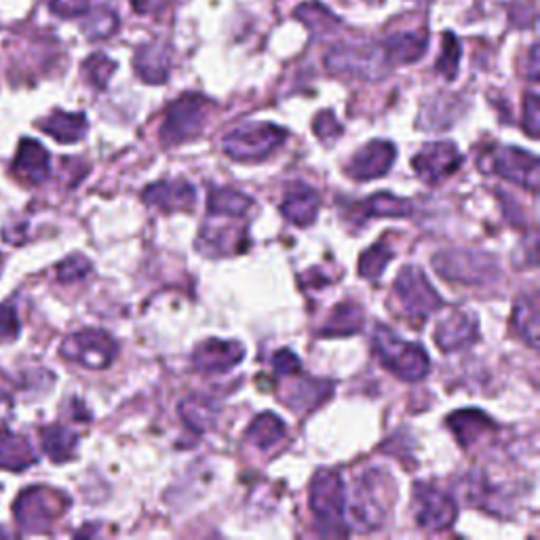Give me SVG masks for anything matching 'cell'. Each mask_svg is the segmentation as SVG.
Masks as SVG:
<instances>
[{
	"label": "cell",
	"instance_id": "obj_1",
	"mask_svg": "<svg viewBox=\"0 0 540 540\" xmlns=\"http://www.w3.org/2000/svg\"><path fill=\"white\" fill-rule=\"evenodd\" d=\"M389 484L391 477L382 471H368L355 481L351 503L346 507V515L351 517L355 530L370 532L387 522Z\"/></svg>",
	"mask_w": 540,
	"mask_h": 540
},
{
	"label": "cell",
	"instance_id": "obj_2",
	"mask_svg": "<svg viewBox=\"0 0 540 540\" xmlns=\"http://www.w3.org/2000/svg\"><path fill=\"white\" fill-rule=\"evenodd\" d=\"M372 344L376 355L384 363V368H389L401 380L418 382L429 374L431 361L427 351L416 342L401 340L389 327L378 325Z\"/></svg>",
	"mask_w": 540,
	"mask_h": 540
},
{
	"label": "cell",
	"instance_id": "obj_3",
	"mask_svg": "<svg viewBox=\"0 0 540 540\" xmlns=\"http://www.w3.org/2000/svg\"><path fill=\"white\" fill-rule=\"evenodd\" d=\"M311 509L325 534L346 536V490L336 471H319L311 484Z\"/></svg>",
	"mask_w": 540,
	"mask_h": 540
},
{
	"label": "cell",
	"instance_id": "obj_4",
	"mask_svg": "<svg viewBox=\"0 0 540 540\" xmlns=\"http://www.w3.org/2000/svg\"><path fill=\"white\" fill-rule=\"evenodd\" d=\"M285 140L287 131L273 123H249L228 135L224 150L235 161L258 163L283 146Z\"/></svg>",
	"mask_w": 540,
	"mask_h": 540
},
{
	"label": "cell",
	"instance_id": "obj_5",
	"mask_svg": "<svg viewBox=\"0 0 540 540\" xmlns=\"http://www.w3.org/2000/svg\"><path fill=\"white\" fill-rule=\"evenodd\" d=\"M70 500L49 488H30L19 494L15 500V519L26 532L41 534L47 532L57 517L68 509Z\"/></svg>",
	"mask_w": 540,
	"mask_h": 540
},
{
	"label": "cell",
	"instance_id": "obj_6",
	"mask_svg": "<svg viewBox=\"0 0 540 540\" xmlns=\"http://www.w3.org/2000/svg\"><path fill=\"white\" fill-rule=\"evenodd\" d=\"M433 266L437 273L456 283L469 285H488L498 279L500 266L496 258L477 252H441L433 258Z\"/></svg>",
	"mask_w": 540,
	"mask_h": 540
},
{
	"label": "cell",
	"instance_id": "obj_7",
	"mask_svg": "<svg viewBox=\"0 0 540 540\" xmlns=\"http://www.w3.org/2000/svg\"><path fill=\"white\" fill-rule=\"evenodd\" d=\"M207 117V100L199 93H186L167 108V117L161 127V140L165 146H176L203 131Z\"/></svg>",
	"mask_w": 540,
	"mask_h": 540
},
{
	"label": "cell",
	"instance_id": "obj_8",
	"mask_svg": "<svg viewBox=\"0 0 540 540\" xmlns=\"http://www.w3.org/2000/svg\"><path fill=\"white\" fill-rule=\"evenodd\" d=\"M395 294L399 296L403 311L412 319H427L439 311L443 300L429 283L427 275L416 266L403 268L395 281Z\"/></svg>",
	"mask_w": 540,
	"mask_h": 540
},
{
	"label": "cell",
	"instance_id": "obj_9",
	"mask_svg": "<svg viewBox=\"0 0 540 540\" xmlns=\"http://www.w3.org/2000/svg\"><path fill=\"white\" fill-rule=\"evenodd\" d=\"M117 351V342L102 330H83L79 334H72L62 344V355L66 359L81 363L89 370L108 368Z\"/></svg>",
	"mask_w": 540,
	"mask_h": 540
},
{
	"label": "cell",
	"instance_id": "obj_10",
	"mask_svg": "<svg viewBox=\"0 0 540 540\" xmlns=\"http://www.w3.org/2000/svg\"><path fill=\"white\" fill-rule=\"evenodd\" d=\"M488 159H490V169L486 171L498 173V176L505 178L507 182L524 186L528 190L538 188L540 165H538L536 154L509 146V148H498L496 152L488 154Z\"/></svg>",
	"mask_w": 540,
	"mask_h": 540
},
{
	"label": "cell",
	"instance_id": "obj_11",
	"mask_svg": "<svg viewBox=\"0 0 540 540\" xmlns=\"http://www.w3.org/2000/svg\"><path fill=\"white\" fill-rule=\"evenodd\" d=\"M414 511L420 528L429 532L446 530L454 524L458 515L456 500L431 486H416L414 490Z\"/></svg>",
	"mask_w": 540,
	"mask_h": 540
},
{
	"label": "cell",
	"instance_id": "obj_12",
	"mask_svg": "<svg viewBox=\"0 0 540 540\" xmlns=\"http://www.w3.org/2000/svg\"><path fill=\"white\" fill-rule=\"evenodd\" d=\"M462 157L452 142H431L424 144L412 159L416 176L427 184H439L458 171Z\"/></svg>",
	"mask_w": 540,
	"mask_h": 540
},
{
	"label": "cell",
	"instance_id": "obj_13",
	"mask_svg": "<svg viewBox=\"0 0 540 540\" xmlns=\"http://www.w3.org/2000/svg\"><path fill=\"white\" fill-rule=\"evenodd\" d=\"M395 163V146L387 140L365 144L346 167V173L357 182H368L387 176Z\"/></svg>",
	"mask_w": 540,
	"mask_h": 540
},
{
	"label": "cell",
	"instance_id": "obj_14",
	"mask_svg": "<svg viewBox=\"0 0 540 540\" xmlns=\"http://www.w3.org/2000/svg\"><path fill=\"white\" fill-rule=\"evenodd\" d=\"M243 355V344L235 340L209 338L197 346L195 355H192V363H195V368L203 374H224L233 370L237 363H241Z\"/></svg>",
	"mask_w": 540,
	"mask_h": 540
},
{
	"label": "cell",
	"instance_id": "obj_15",
	"mask_svg": "<svg viewBox=\"0 0 540 540\" xmlns=\"http://www.w3.org/2000/svg\"><path fill=\"white\" fill-rule=\"evenodd\" d=\"M387 57L374 49L361 47H336L327 55V68L334 72H351L361 79H376L384 72Z\"/></svg>",
	"mask_w": 540,
	"mask_h": 540
},
{
	"label": "cell",
	"instance_id": "obj_16",
	"mask_svg": "<svg viewBox=\"0 0 540 540\" xmlns=\"http://www.w3.org/2000/svg\"><path fill=\"white\" fill-rule=\"evenodd\" d=\"M11 171L19 182L28 186H41L51 173L49 152L36 140H22Z\"/></svg>",
	"mask_w": 540,
	"mask_h": 540
},
{
	"label": "cell",
	"instance_id": "obj_17",
	"mask_svg": "<svg viewBox=\"0 0 540 540\" xmlns=\"http://www.w3.org/2000/svg\"><path fill=\"white\" fill-rule=\"evenodd\" d=\"M479 338L477 321L467 313H452L448 319H443L435 330V342L443 353H454L469 349Z\"/></svg>",
	"mask_w": 540,
	"mask_h": 540
},
{
	"label": "cell",
	"instance_id": "obj_18",
	"mask_svg": "<svg viewBox=\"0 0 540 540\" xmlns=\"http://www.w3.org/2000/svg\"><path fill=\"white\" fill-rule=\"evenodd\" d=\"M144 201L173 214V211H190L195 207L197 192L184 180L157 182L144 190Z\"/></svg>",
	"mask_w": 540,
	"mask_h": 540
},
{
	"label": "cell",
	"instance_id": "obj_19",
	"mask_svg": "<svg viewBox=\"0 0 540 540\" xmlns=\"http://www.w3.org/2000/svg\"><path fill=\"white\" fill-rule=\"evenodd\" d=\"M319 207H321L319 195L306 184L289 186L281 203L283 216L298 226H311L319 216Z\"/></svg>",
	"mask_w": 540,
	"mask_h": 540
},
{
	"label": "cell",
	"instance_id": "obj_20",
	"mask_svg": "<svg viewBox=\"0 0 540 540\" xmlns=\"http://www.w3.org/2000/svg\"><path fill=\"white\" fill-rule=\"evenodd\" d=\"M332 391H334L332 382L304 378V380H298L292 384V387H289V391L285 395V403L298 414L311 412L313 408H317V405H321L327 397H330Z\"/></svg>",
	"mask_w": 540,
	"mask_h": 540
},
{
	"label": "cell",
	"instance_id": "obj_21",
	"mask_svg": "<svg viewBox=\"0 0 540 540\" xmlns=\"http://www.w3.org/2000/svg\"><path fill=\"white\" fill-rule=\"evenodd\" d=\"M133 66L142 81L161 85L169 76V51L159 43L144 45L138 49V53H135Z\"/></svg>",
	"mask_w": 540,
	"mask_h": 540
},
{
	"label": "cell",
	"instance_id": "obj_22",
	"mask_svg": "<svg viewBox=\"0 0 540 540\" xmlns=\"http://www.w3.org/2000/svg\"><path fill=\"white\" fill-rule=\"evenodd\" d=\"M34 462L36 454L26 437L0 429V469L19 473L32 467Z\"/></svg>",
	"mask_w": 540,
	"mask_h": 540
},
{
	"label": "cell",
	"instance_id": "obj_23",
	"mask_svg": "<svg viewBox=\"0 0 540 540\" xmlns=\"http://www.w3.org/2000/svg\"><path fill=\"white\" fill-rule=\"evenodd\" d=\"M427 34L422 32H399L384 45V57L391 64H414L427 51Z\"/></svg>",
	"mask_w": 540,
	"mask_h": 540
},
{
	"label": "cell",
	"instance_id": "obj_24",
	"mask_svg": "<svg viewBox=\"0 0 540 540\" xmlns=\"http://www.w3.org/2000/svg\"><path fill=\"white\" fill-rule=\"evenodd\" d=\"M448 427L456 435L460 446L469 448L479 437L490 433L492 420L479 410H460L448 418Z\"/></svg>",
	"mask_w": 540,
	"mask_h": 540
},
{
	"label": "cell",
	"instance_id": "obj_25",
	"mask_svg": "<svg viewBox=\"0 0 540 540\" xmlns=\"http://www.w3.org/2000/svg\"><path fill=\"white\" fill-rule=\"evenodd\" d=\"M41 129L62 144H74L85 138L89 123L85 114H70L57 110L41 123Z\"/></svg>",
	"mask_w": 540,
	"mask_h": 540
},
{
	"label": "cell",
	"instance_id": "obj_26",
	"mask_svg": "<svg viewBox=\"0 0 540 540\" xmlns=\"http://www.w3.org/2000/svg\"><path fill=\"white\" fill-rule=\"evenodd\" d=\"M182 418L186 420L188 427L197 433H205L211 427H214V422L218 420L220 414V405L218 401H214L211 397L205 395H195L182 403L180 408Z\"/></svg>",
	"mask_w": 540,
	"mask_h": 540
},
{
	"label": "cell",
	"instance_id": "obj_27",
	"mask_svg": "<svg viewBox=\"0 0 540 540\" xmlns=\"http://www.w3.org/2000/svg\"><path fill=\"white\" fill-rule=\"evenodd\" d=\"M207 207L220 218H243L252 209V199L233 188H211Z\"/></svg>",
	"mask_w": 540,
	"mask_h": 540
},
{
	"label": "cell",
	"instance_id": "obj_28",
	"mask_svg": "<svg viewBox=\"0 0 540 540\" xmlns=\"http://www.w3.org/2000/svg\"><path fill=\"white\" fill-rule=\"evenodd\" d=\"M363 323H365V315L359 304H353V302L338 304L334 308L332 317L327 319L325 327L321 330V336H353L363 330Z\"/></svg>",
	"mask_w": 540,
	"mask_h": 540
},
{
	"label": "cell",
	"instance_id": "obj_29",
	"mask_svg": "<svg viewBox=\"0 0 540 540\" xmlns=\"http://www.w3.org/2000/svg\"><path fill=\"white\" fill-rule=\"evenodd\" d=\"M456 117H458V100L452 98V95H439V98L431 100L424 106L418 125L427 131H443L452 127Z\"/></svg>",
	"mask_w": 540,
	"mask_h": 540
},
{
	"label": "cell",
	"instance_id": "obj_30",
	"mask_svg": "<svg viewBox=\"0 0 540 540\" xmlns=\"http://www.w3.org/2000/svg\"><path fill=\"white\" fill-rule=\"evenodd\" d=\"M41 437L43 450L53 462L70 460L76 452V446H79V437H76L70 429L62 427V424H51V427L43 429Z\"/></svg>",
	"mask_w": 540,
	"mask_h": 540
},
{
	"label": "cell",
	"instance_id": "obj_31",
	"mask_svg": "<svg viewBox=\"0 0 540 540\" xmlns=\"http://www.w3.org/2000/svg\"><path fill=\"white\" fill-rule=\"evenodd\" d=\"M538 294L532 292L524 298H519L515 304V313H513V325L517 327V332L522 334V338L532 346V349H538Z\"/></svg>",
	"mask_w": 540,
	"mask_h": 540
},
{
	"label": "cell",
	"instance_id": "obj_32",
	"mask_svg": "<svg viewBox=\"0 0 540 540\" xmlns=\"http://www.w3.org/2000/svg\"><path fill=\"white\" fill-rule=\"evenodd\" d=\"M287 429L279 416L264 412L258 418H254V422L249 424L247 429V439L258 446L260 450H268L273 448L275 443H279L285 437Z\"/></svg>",
	"mask_w": 540,
	"mask_h": 540
},
{
	"label": "cell",
	"instance_id": "obj_33",
	"mask_svg": "<svg viewBox=\"0 0 540 540\" xmlns=\"http://www.w3.org/2000/svg\"><path fill=\"white\" fill-rule=\"evenodd\" d=\"M365 211H368V216L374 218H405L412 214V205L410 201H403L393 195H387V192H380V195L372 197L365 203Z\"/></svg>",
	"mask_w": 540,
	"mask_h": 540
},
{
	"label": "cell",
	"instance_id": "obj_34",
	"mask_svg": "<svg viewBox=\"0 0 540 540\" xmlns=\"http://www.w3.org/2000/svg\"><path fill=\"white\" fill-rule=\"evenodd\" d=\"M391 260L393 252L387 247V243L380 241L359 258V275L365 279H378Z\"/></svg>",
	"mask_w": 540,
	"mask_h": 540
},
{
	"label": "cell",
	"instance_id": "obj_35",
	"mask_svg": "<svg viewBox=\"0 0 540 540\" xmlns=\"http://www.w3.org/2000/svg\"><path fill=\"white\" fill-rule=\"evenodd\" d=\"M114 70H117V64H114L112 60H108V57L102 55V53L91 55L89 60L83 64V72L87 76V81L93 87H98V89H104L108 85Z\"/></svg>",
	"mask_w": 540,
	"mask_h": 540
},
{
	"label": "cell",
	"instance_id": "obj_36",
	"mask_svg": "<svg viewBox=\"0 0 540 540\" xmlns=\"http://www.w3.org/2000/svg\"><path fill=\"white\" fill-rule=\"evenodd\" d=\"M119 26V19L110 9H98L89 15V19L85 22L83 30L93 41H98V38H108L114 30Z\"/></svg>",
	"mask_w": 540,
	"mask_h": 540
},
{
	"label": "cell",
	"instance_id": "obj_37",
	"mask_svg": "<svg viewBox=\"0 0 540 540\" xmlns=\"http://www.w3.org/2000/svg\"><path fill=\"white\" fill-rule=\"evenodd\" d=\"M458 62H460V43L456 36L446 32L443 34V51L437 60V72L446 76L448 81H454L458 74Z\"/></svg>",
	"mask_w": 540,
	"mask_h": 540
},
{
	"label": "cell",
	"instance_id": "obj_38",
	"mask_svg": "<svg viewBox=\"0 0 540 540\" xmlns=\"http://www.w3.org/2000/svg\"><path fill=\"white\" fill-rule=\"evenodd\" d=\"M296 17H300L306 26L317 28V30H321V32L336 28V26H334V24H336V17H334L330 11H327L325 7H321L319 3H308V5L298 7Z\"/></svg>",
	"mask_w": 540,
	"mask_h": 540
},
{
	"label": "cell",
	"instance_id": "obj_39",
	"mask_svg": "<svg viewBox=\"0 0 540 540\" xmlns=\"http://www.w3.org/2000/svg\"><path fill=\"white\" fill-rule=\"evenodd\" d=\"M91 270V262L83 256H70L68 260H64L60 264V268H57V277H60L62 283H74V281H81L89 275Z\"/></svg>",
	"mask_w": 540,
	"mask_h": 540
},
{
	"label": "cell",
	"instance_id": "obj_40",
	"mask_svg": "<svg viewBox=\"0 0 540 540\" xmlns=\"http://www.w3.org/2000/svg\"><path fill=\"white\" fill-rule=\"evenodd\" d=\"M524 129L528 131L530 138H538L540 102H538V95L534 91L528 93L526 100H524Z\"/></svg>",
	"mask_w": 540,
	"mask_h": 540
},
{
	"label": "cell",
	"instance_id": "obj_41",
	"mask_svg": "<svg viewBox=\"0 0 540 540\" xmlns=\"http://www.w3.org/2000/svg\"><path fill=\"white\" fill-rule=\"evenodd\" d=\"M19 334V321L15 308L9 304H0V342L15 340Z\"/></svg>",
	"mask_w": 540,
	"mask_h": 540
},
{
	"label": "cell",
	"instance_id": "obj_42",
	"mask_svg": "<svg viewBox=\"0 0 540 540\" xmlns=\"http://www.w3.org/2000/svg\"><path fill=\"white\" fill-rule=\"evenodd\" d=\"M313 127H315V133L319 135V140H334V138H338V135L342 133V127L334 119L332 112H321V114H317V119H315Z\"/></svg>",
	"mask_w": 540,
	"mask_h": 540
},
{
	"label": "cell",
	"instance_id": "obj_43",
	"mask_svg": "<svg viewBox=\"0 0 540 540\" xmlns=\"http://www.w3.org/2000/svg\"><path fill=\"white\" fill-rule=\"evenodd\" d=\"M89 9V0H51V11L60 17H76Z\"/></svg>",
	"mask_w": 540,
	"mask_h": 540
},
{
	"label": "cell",
	"instance_id": "obj_44",
	"mask_svg": "<svg viewBox=\"0 0 540 540\" xmlns=\"http://www.w3.org/2000/svg\"><path fill=\"white\" fill-rule=\"evenodd\" d=\"M273 365H275V370L277 374L285 376V374H300V359L294 355V353H289V351H279L275 357H273Z\"/></svg>",
	"mask_w": 540,
	"mask_h": 540
},
{
	"label": "cell",
	"instance_id": "obj_45",
	"mask_svg": "<svg viewBox=\"0 0 540 540\" xmlns=\"http://www.w3.org/2000/svg\"><path fill=\"white\" fill-rule=\"evenodd\" d=\"M528 64H530V68H528V79L530 81H538V47L536 45H532V49H530Z\"/></svg>",
	"mask_w": 540,
	"mask_h": 540
},
{
	"label": "cell",
	"instance_id": "obj_46",
	"mask_svg": "<svg viewBox=\"0 0 540 540\" xmlns=\"http://www.w3.org/2000/svg\"><path fill=\"white\" fill-rule=\"evenodd\" d=\"M161 3H163V0H131L133 9L138 13H148L152 9H157Z\"/></svg>",
	"mask_w": 540,
	"mask_h": 540
},
{
	"label": "cell",
	"instance_id": "obj_47",
	"mask_svg": "<svg viewBox=\"0 0 540 540\" xmlns=\"http://www.w3.org/2000/svg\"><path fill=\"white\" fill-rule=\"evenodd\" d=\"M11 399H9V395L7 393H3V391H0V405H3V403H9Z\"/></svg>",
	"mask_w": 540,
	"mask_h": 540
}]
</instances>
